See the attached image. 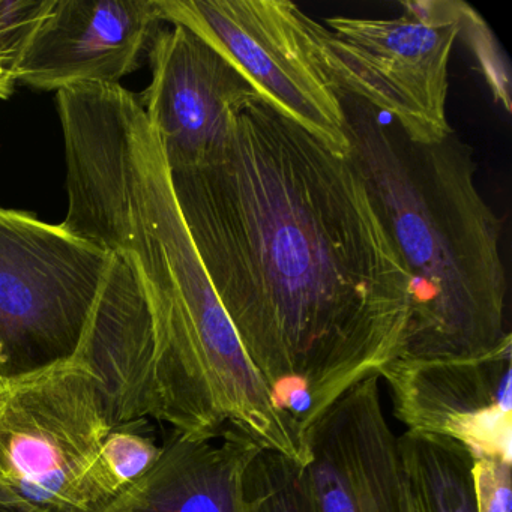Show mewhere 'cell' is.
<instances>
[{"mask_svg":"<svg viewBox=\"0 0 512 512\" xmlns=\"http://www.w3.org/2000/svg\"><path fill=\"white\" fill-rule=\"evenodd\" d=\"M170 176L215 293L305 442L400 358L409 326L412 280L361 173L253 97L214 163Z\"/></svg>","mask_w":512,"mask_h":512,"instance_id":"1","label":"cell"},{"mask_svg":"<svg viewBox=\"0 0 512 512\" xmlns=\"http://www.w3.org/2000/svg\"><path fill=\"white\" fill-rule=\"evenodd\" d=\"M349 158L412 280L400 358L475 359L512 343L503 221L475 184L473 151L452 133L410 142L373 107L343 94Z\"/></svg>","mask_w":512,"mask_h":512,"instance_id":"2","label":"cell"},{"mask_svg":"<svg viewBox=\"0 0 512 512\" xmlns=\"http://www.w3.org/2000/svg\"><path fill=\"white\" fill-rule=\"evenodd\" d=\"M134 262L154 326L148 418L193 436L235 430L304 466V439L248 358L184 218L158 220Z\"/></svg>","mask_w":512,"mask_h":512,"instance_id":"3","label":"cell"},{"mask_svg":"<svg viewBox=\"0 0 512 512\" xmlns=\"http://www.w3.org/2000/svg\"><path fill=\"white\" fill-rule=\"evenodd\" d=\"M115 254L0 206V380L76 361Z\"/></svg>","mask_w":512,"mask_h":512,"instance_id":"4","label":"cell"},{"mask_svg":"<svg viewBox=\"0 0 512 512\" xmlns=\"http://www.w3.org/2000/svg\"><path fill=\"white\" fill-rule=\"evenodd\" d=\"M119 424L106 386L80 362L0 380V494L23 512H86V475Z\"/></svg>","mask_w":512,"mask_h":512,"instance_id":"5","label":"cell"},{"mask_svg":"<svg viewBox=\"0 0 512 512\" xmlns=\"http://www.w3.org/2000/svg\"><path fill=\"white\" fill-rule=\"evenodd\" d=\"M164 22L181 25L230 62L257 97L323 146L349 157L343 92L322 47L325 25L287 0H158Z\"/></svg>","mask_w":512,"mask_h":512,"instance_id":"6","label":"cell"},{"mask_svg":"<svg viewBox=\"0 0 512 512\" xmlns=\"http://www.w3.org/2000/svg\"><path fill=\"white\" fill-rule=\"evenodd\" d=\"M398 19H326L322 56L343 94L391 116L418 145L454 133L446 119L448 67L466 4L451 0L400 2Z\"/></svg>","mask_w":512,"mask_h":512,"instance_id":"7","label":"cell"},{"mask_svg":"<svg viewBox=\"0 0 512 512\" xmlns=\"http://www.w3.org/2000/svg\"><path fill=\"white\" fill-rule=\"evenodd\" d=\"M149 59L152 83L142 104L170 172L214 163L226 149L236 109L254 89L217 50L190 29L158 31Z\"/></svg>","mask_w":512,"mask_h":512,"instance_id":"8","label":"cell"},{"mask_svg":"<svg viewBox=\"0 0 512 512\" xmlns=\"http://www.w3.org/2000/svg\"><path fill=\"white\" fill-rule=\"evenodd\" d=\"M370 376L305 431L304 466L316 512H412L398 436Z\"/></svg>","mask_w":512,"mask_h":512,"instance_id":"9","label":"cell"},{"mask_svg":"<svg viewBox=\"0 0 512 512\" xmlns=\"http://www.w3.org/2000/svg\"><path fill=\"white\" fill-rule=\"evenodd\" d=\"M379 377L407 431L512 461V343L475 359L397 361Z\"/></svg>","mask_w":512,"mask_h":512,"instance_id":"10","label":"cell"},{"mask_svg":"<svg viewBox=\"0 0 512 512\" xmlns=\"http://www.w3.org/2000/svg\"><path fill=\"white\" fill-rule=\"evenodd\" d=\"M164 23L158 0H50L19 68L41 91L119 85Z\"/></svg>","mask_w":512,"mask_h":512,"instance_id":"11","label":"cell"},{"mask_svg":"<svg viewBox=\"0 0 512 512\" xmlns=\"http://www.w3.org/2000/svg\"><path fill=\"white\" fill-rule=\"evenodd\" d=\"M215 439L172 430L154 466L100 512H251L247 475L263 448L235 430Z\"/></svg>","mask_w":512,"mask_h":512,"instance_id":"12","label":"cell"},{"mask_svg":"<svg viewBox=\"0 0 512 512\" xmlns=\"http://www.w3.org/2000/svg\"><path fill=\"white\" fill-rule=\"evenodd\" d=\"M154 326L142 277L130 257L115 254L76 359L106 386L121 424L148 418Z\"/></svg>","mask_w":512,"mask_h":512,"instance_id":"13","label":"cell"},{"mask_svg":"<svg viewBox=\"0 0 512 512\" xmlns=\"http://www.w3.org/2000/svg\"><path fill=\"white\" fill-rule=\"evenodd\" d=\"M412 512H478L476 458L461 443L406 431L398 436Z\"/></svg>","mask_w":512,"mask_h":512,"instance_id":"14","label":"cell"},{"mask_svg":"<svg viewBox=\"0 0 512 512\" xmlns=\"http://www.w3.org/2000/svg\"><path fill=\"white\" fill-rule=\"evenodd\" d=\"M160 452L149 418L133 419L112 428L86 475L85 511H103L154 466Z\"/></svg>","mask_w":512,"mask_h":512,"instance_id":"15","label":"cell"},{"mask_svg":"<svg viewBox=\"0 0 512 512\" xmlns=\"http://www.w3.org/2000/svg\"><path fill=\"white\" fill-rule=\"evenodd\" d=\"M251 512H316L304 466L278 454L260 451L247 475Z\"/></svg>","mask_w":512,"mask_h":512,"instance_id":"16","label":"cell"},{"mask_svg":"<svg viewBox=\"0 0 512 512\" xmlns=\"http://www.w3.org/2000/svg\"><path fill=\"white\" fill-rule=\"evenodd\" d=\"M50 0H0V98L7 100L19 82V68Z\"/></svg>","mask_w":512,"mask_h":512,"instance_id":"17","label":"cell"},{"mask_svg":"<svg viewBox=\"0 0 512 512\" xmlns=\"http://www.w3.org/2000/svg\"><path fill=\"white\" fill-rule=\"evenodd\" d=\"M461 31H466V34L472 37V47L475 50V55L478 56L479 62H481L482 71L490 82L497 100L509 112L511 110V97H509L511 85H509L508 70L503 68V61H500L499 47H497L490 28L469 5L464 8Z\"/></svg>","mask_w":512,"mask_h":512,"instance_id":"18","label":"cell"},{"mask_svg":"<svg viewBox=\"0 0 512 512\" xmlns=\"http://www.w3.org/2000/svg\"><path fill=\"white\" fill-rule=\"evenodd\" d=\"M473 476L478 512H512V461L478 458Z\"/></svg>","mask_w":512,"mask_h":512,"instance_id":"19","label":"cell"},{"mask_svg":"<svg viewBox=\"0 0 512 512\" xmlns=\"http://www.w3.org/2000/svg\"><path fill=\"white\" fill-rule=\"evenodd\" d=\"M0 512H23L20 511L19 508H16V506L11 505L10 502H8L7 499H5L2 494H0Z\"/></svg>","mask_w":512,"mask_h":512,"instance_id":"20","label":"cell"},{"mask_svg":"<svg viewBox=\"0 0 512 512\" xmlns=\"http://www.w3.org/2000/svg\"><path fill=\"white\" fill-rule=\"evenodd\" d=\"M410 505H412V503H410Z\"/></svg>","mask_w":512,"mask_h":512,"instance_id":"21","label":"cell"}]
</instances>
